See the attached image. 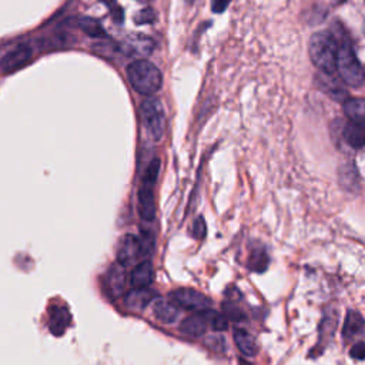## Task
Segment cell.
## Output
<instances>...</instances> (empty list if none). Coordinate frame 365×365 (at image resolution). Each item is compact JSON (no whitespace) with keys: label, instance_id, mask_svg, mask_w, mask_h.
Wrapping results in <instances>:
<instances>
[{"label":"cell","instance_id":"cell-26","mask_svg":"<svg viewBox=\"0 0 365 365\" xmlns=\"http://www.w3.org/2000/svg\"><path fill=\"white\" fill-rule=\"evenodd\" d=\"M207 233V226L203 217H197L193 224V236L197 240H203Z\"/></svg>","mask_w":365,"mask_h":365},{"label":"cell","instance_id":"cell-12","mask_svg":"<svg viewBox=\"0 0 365 365\" xmlns=\"http://www.w3.org/2000/svg\"><path fill=\"white\" fill-rule=\"evenodd\" d=\"M233 339H234V343L237 346V348L240 350V352L244 355V357H256L257 352H259V346H257V341L254 339V335H252L251 332H248L247 330L244 328H234V332H233Z\"/></svg>","mask_w":365,"mask_h":365},{"label":"cell","instance_id":"cell-4","mask_svg":"<svg viewBox=\"0 0 365 365\" xmlns=\"http://www.w3.org/2000/svg\"><path fill=\"white\" fill-rule=\"evenodd\" d=\"M160 165L161 161L159 159H153L149 163L143 177L142 187L138 190V214L146 221H152L156 217L154 186L160 175Z\"/></svg>","mask_w":365,"mask_h":365},{"label":"cell","instance_id":"cell-16","mask_svg":"<svg viewBox=\"0 0 365 365\" xmlns=\"http://www.w3.org/2000/svg\"><path fill=\"white\" fill-rule=\"evenodd\" d=\"M70 325V313L67 308L53 307L50 310L49 330L53 335H63L66 328Z\"/></svg>","mask_w":365,"mask_h":365},{"label":"cell","instance_id":"cell-31","mask_svg":"<svg viewBox=\"0 0 365 365\" xmlns=\"http://www.w3.org/2000/svg\"><path fill=\"white\" fill-rule=\"evenodd\" d=\"M346 2H348V0H334V3H335L336 6H341V5H344Z\"/></svg>","mask_w":365,"mask_h":365},{"label":"cell","instance_id":"cell-19","mask_svg":"<svg viewBox=\"0 0 365 365\" xmlns=\"http://www.w3.org/2000/svg\"><path fill=\"white\" fill-rule=\"evenodd\" d=\"M344 113L351 123L365 124V100L361 97L347 99L344 102Z\"/></svg>","mask_w":365,"mask_h":365},{"label":"cell","instance_id":"cell-8","mask_svg":"<svg viewBox=\"0 0 365 365\" xmlns=\"http://www.w3.org/2000/svg\"><path fill=\"white\" fill-rule=\"evenodd\" d=\"M32 56H33V50L31 46L20 44L0 60V70L6 74L20 70L32 60Z\"/></svg>","mask_w":365,"mask_h":365},{"label":"cell","instance_id":"cell-32","mask_svg":"<svg viewBox=\"0 0 365 365\" xmlns=\"http://www.w3.org/2000/svg\"><path fill=\"white\" fill-rule=\"evenodd\" d=\"M191 2H194V0H188V3H191Z\"/></svg>","mask_w":365,"mask_h":365},{"label":"cell","instance_id":"cell-29","mask_svg":"<svg viewBox=\"0 0 365 365\" xmlns=\"http://www.w3.org/2000/svg\"><path fill=\"white\" fill-rule=\"evenodd\" d=\"M350 354H351V357L355 358V359H359V361L364 359V357H365V344H364V341L357 343V344L351 348Z\"/></svg>","mask_w":365,"mask_h":365},{"label":"cell","instance_id":"cell-11","mask_svg":"<svg viewBox=\"0 0 365 365\" xmlns=\"http://www.w3.org/2000/svg\"><path fill=\"white\" fill-rule=\"evenodd\" d=\"M153 314L159 321L164 324H172L180 317V310L172 300L157 298L153 305Z\"/></svg>","mask_w":365,"mask_h":365},{"label":"cell","instance_id":"cell-1","mask_svg":"<svg viewBox=\"0 0 365 365\" xmlns=\"http://www.w3.org/2000/svg\"><path fill=\"white\" fill-rule=\"evenodd\" d=\"M339 43V50H336V74L347 86L354 89H361L364 86V67L357 58V53L352 47V43L343 31V27H339L331 32Z\"/></svg>","mask_w":365,"mask_h":365},{"label":"cell","instance_id":"cell-7","mask_svg":"<svg viewBox=\"0 0 365 365\" xmlns=\"http://www.w3.org/2000/svg\"><path fill=\"white\" fill-rule=\"evenodd\" d=\"M316 84L323 93L335 102L344 103L348 99V92L339 74H325L318 72L316 74Z\"/></svg>","mask_w":365,"mask_h":365},{"label":"cell","instance_id":"cell-28","mask_svg":"<svg viewBox=\"0 0 365 365\" xmlns=\"http://www.w3.org/2000/svg\"><path fill=\"white\" fill-rule=\"evenodd\" d=\"M153 20H154V15H153V12H152L150 9H145V10H142L140 13H137V15H136V19H134V22L138 23V24H142V23H152Z\"/></svg>","mask_w":365,"mask_h":365},{"label":"cell","instance_id":"cell-9","mask_svg":"<svg viewBox=\"0 0 365 365\" xmlns=\"http://www.w3.org/2000/svg\"><path fill=\"white\" fill-rule=\"evenodd\" d=\"M159 297L157 291L149 289V287H142V289H133L126 294L124 298V305L127 310L133 313H142L146 310V307L153 302Z\"/></svg>","mask_w":365,"mask_h":365},{"label":"cell","instance_id":"cell-14","mask_svg":"<svg viewBox=\"0 0 365 365\" xmlns=\"http://www.w3.org/2000/svg\"><path fill=\"white\" fill-rule=\"evenodd\" d=\"M341 136L344 142L354 150H361L365 145V124L347 123L343 126Z\"/></svg>","mask_w":365,"mask_h":365},{"label":"cell","instance_id":"cell-5","mask_svg":"<svg viewBox=\"0 0 365 365\" xmlns=\"http://www.w3.org/2000/svg\"><path fill=\"white\" fill-rule=\"evenodd\" d=\"M142 122L147 134L154 140L160 142L165 131V113L163 104L156 97H149L142 104Z\"/></svg>","mask_w":365,"mask_h":365},{"label":"cell","instance_id":"cell-30","mask_svg":"<svg viewBox=\"0 0 365 365\" xmlns=\"http://www.w3.org/2000/svg\"><path fill=\"white\" fill-rule=\"evenodd\" d=\"M232 0H211V9L214 13H222L227 9Z\"/></svg>","mask_w":365,"mask_h":365},{"label":"cell","instance_id":"cell-15","mask_svg":"<svg viewBox=\"0 0 365 365\" xmlns=\"http://www.w3.org/2000/svg\"><path fill=\"white\" fill-rule=\"evenodd\" d=\"M154 270L150 261H143L136 266L130 274V283L134 289L149 287L153 283Z\"/></svg>","mask_w":365,"mask_h":365},{"label":"cell","instance_id":"cell-3","mask_svg":"<svg viewBox=\"0 0 365 365\" xmlns=\"http://www.w3.org/2000/svg\"><path fill=\"white\" fill-rule=\"evenodd\" d=\"M127 79L131 88L143 96H152L160 90L163 74L160 69L149 60H136L127 66Z\"/></svg>","mask_w":365,"mask_h":365},{"label":"cell","instance_id":"cell-6","mask_svg":"<svg viewBox=\"0 0 365 365\" xmlns=\"http://www.w3.org/2000/svg\"><path fill=\"white\" fill-rule=\"evenodd\" d=\"M170 300L188 311H206L211 305V300L197 290L179 289L170 293Z\"/></svg>","mask_w":365,"mask_h":365},{"label":"cell","instance_id":"cell-25","mask_svg":"<svg viewBox=\"0 0 365 365\" xmlns=\"http://www.w3.org/2000/svg\"><path fill=\"white\" fill-rule=\"evenodd\" d=\"M206 317H207L209 325H210L214 331H226V330H227L229 323H227V318L224 317L222 314L216 313V311H211V310H206Z\"/></svg>","mask_w":365,"mask_h":365},{"label":"cell","instance_id":"cell-27","mask_svg":"<svg viewBox=\"0 0 365 365\" xmlns=\"http://www.w3.org/2000/svg\"><path fill=\"white\" fill-rule=\"evenodd\" d=\"M104 5H107V8L111 10V15H113V19L117 23L123 22V10L122 8H119V5L116 3V0H102Z\"/></svg>","mask_w":365,"mask_h":365},{"label":"cell","instance_id":"cell-10","mask_svg":"<svg viewBox=\"0 0 365 365\" xmlns=\"http://www.w3.org/2000/svg\"><path fill=\"white\" fill-rule=\"evenodd\" d=\"M142 254V245H140L138 237L133 234H127L123 237L119 251H117V263L123 267L133 264Z\"/></svg>","mask_w":365,"mask_h":365},{"label":"cell","instance_id":"cell-20","mask_svg":"<svg viewBox=\"0 0 365 365\" xmlns=\"http://www.w3.org/2000/svg\"><path fill=\"white\" fill-rule=\"evenodd\" d=\"M124 268L126 267L117 263L108 271V289L115 297L122 295L124 291V286H126V270Z\"/></svg>","mask_w":365,"mask_h":365},{"label":"cell","instance_id":"cell-13","mask_svg":"<svg viewBox=\"0 0 365 365\" xmlns=\"http://www.w3.org/2000/svg\"><path fill=\"white\" fill-rule=\"evenodd\" d=\"M339 183L346 191H358L361 177L355 163H344L339 168Z\"/></svg>","mask_w":365,"mask_h":365},{"label":"cell","instance_id":"cell-18","mask_svg":"<svg viewBox=\"0 0 365 365\" xmlns=\"http://www.w3.org/2000/svg\"><path fill=\"white\" fill-rule=\"evenodd\" d=\"M207 317H206V311H200L197 314H194L193 317L186 318L181 325L180 330L181 332L190 335V336H200L207 331Z\"/></svg>","mask_w":365,"mask_h":365},{"label":"cell","instance_id":"cell-17","mask_svg":"<svg viewBox=\"0 0 365 365\" xmlns=\"http://www.w3.org/2000/svg\"><path fill=\"white\" fill-rule=\"evenodd\" d=\"M124 50L129 54H140V56H146L150 54L154 43L150 38L145 36V35H131L124 43H123ZM124 51V53H126Z\"/></svg>","mask_w":365,"mask_h":365},{"label":"cell","instance_id":"cell-21","mask_svg":"<svg viewBox=\"0 0 365 365\" xmlns=\"http://www.w3.org/2000/svg\"><path fill=\"white\" fill-rule=\"evenodd\" d=\"M364 331V318L358 311H350L346 317L343 327V336L346 340H352Z\"/></svg>","mask_w":365,"mask_h":365},{"label":"cell","instance_id":"cell-24","mask_svg":"<svg viewBox=\"0 0 365 365\" xmlns=\"http://www.w3.org/2000/svg\"><path fill=\"white\" fill-rule=\"evenodd\" d=\"M224 308V317L230 321L238 323V321H245L247 316L243 311V308H240L238 305H236L234 302H224L222 304Z\"/></svg>","mask_w":365,"mask_h":365},{"label":"cell","instance_id":"cell-23","mask_svg":"<svg viewBox=\"0 0 365 365\" xmlns=\"http://www.w3.org/2000/svg\"><path fill=\"white\" fill-rule=\"evenodd\" d=\"M268 256L264 250H254L250 256V268L256 273H263L268 267Z\"/></svg>","mask_w":365,"mask_h":365},{"label":"cell","instance_id":"cell-2","mask_svg":"<svg viewBox=\"0 0 365 365\" xmlns=\"http://www.w3.org/2000/svg\"><path fill=\"white\" fill-rule=\"evenodd\" d=\"M336 50L339 43L330 31L314 33L308 43L311 62L325 74H336Z\"/></svg>","mask_w":365,"mask_h":365},{"label":"cell","instance_id":"cell-22","mask_svg":"<svg viewBox=\"0 0 365 365\" xmlns=\"http://www.w3.org/2000/svg\"><path fill=\"white\" fill-rule=\"evenodd\" d=\"M79 26L80 29L86 33L88 36L93 38V39H103L106 36V32L103 29L102 23L97 19L93 17H81L79 20Z\"/></svg>","mask_w":365,"mask_h":365}]
</instances>
